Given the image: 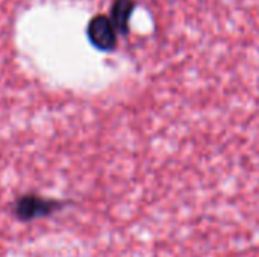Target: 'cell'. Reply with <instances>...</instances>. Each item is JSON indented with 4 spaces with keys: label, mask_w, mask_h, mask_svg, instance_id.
<instances>
[{
    "label": "cell",
    "mask_w": 259,
    "mask_h": 257,
    "mask_svg": "<svg viewBox=\"0 0 259 257\" xmlns=\"http://www.w3.org/2000/svg\"><path fill=\"white\" fill-rule=\"evenodd\" d=\"M70 204H73L71 200L44 197L38 192H24L11 203L9 211L15 221L29 224L36 220L50 218L65 211Z\"/></svg>",
    "instance_id": "1"
},
{
    "label": "cell",
    "mask_w": 259,
    "mask_h": 257,
    "mask_svg": "<svg viewBox=\"0 0 259 257\" xmlns=\"http://www.w3.org/2000/svg\"><path fill=\"white\" fill-rule=\"evenodd\" d=\"M87 39L88 42L99 52L112 53L118 47V32L114 27L109 15L106 14H96L90 18L87 29Z\"/></svg>",
    "instance_id": "2"
},
{
    "label": "cell",
    "mask_w": 259,
    "mask_h": 257,
    "mask_svg": "<svg viewBox=\"0 0 259 257\" xmlns=\"http://www.w3.org/2000/svg\"><path fill=\"white\" fill-rule=\"evenodd\" d=\"M137 9V0H112L109 8V18L120 36H129L131 20Z\"/></svg>",
    "instance_id": "3"
}]
</instances>
